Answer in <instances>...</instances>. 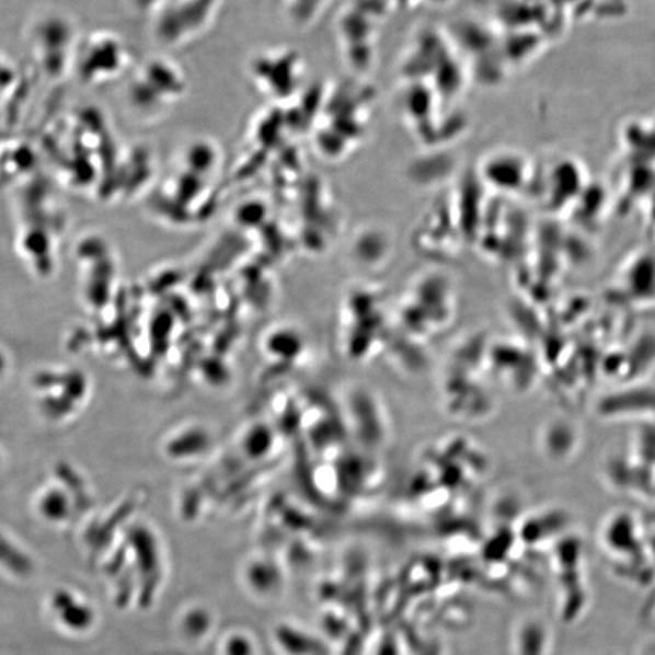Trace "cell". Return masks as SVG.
<instances>
[{"label": "cell", "mask_w": 655, "mask_h": 655, "mask_svg": "<svg viewBox=\"0 0 655 655\" xmlns=\"http://www.w3.org/2000/svg\"><path fill=\"white\" fill-rule=\"evenodd\" d=\"M393 2L400 4L401 7H411L414 4L415 0H393Z\"/></svg>", "instance_id": "6da1fadb"}]
</instances>
